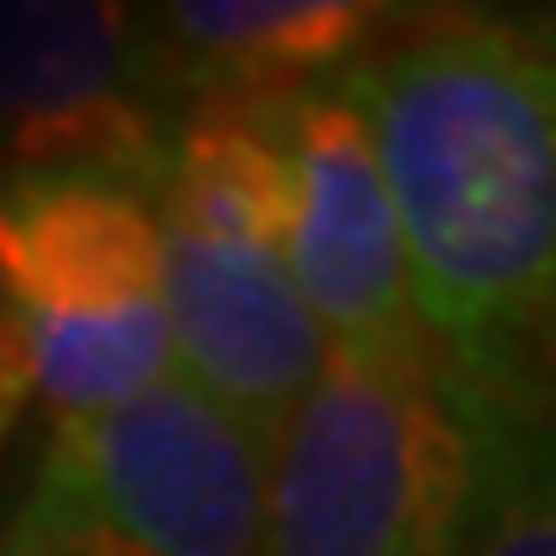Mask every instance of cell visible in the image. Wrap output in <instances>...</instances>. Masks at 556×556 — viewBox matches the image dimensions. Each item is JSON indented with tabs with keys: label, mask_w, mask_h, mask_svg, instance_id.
Here are the masks:
<instances>
[{
	"label": "cell",
	"mask_w": 556,
	"mask_h": 556,
	"mask_svg": "<svg viewBox=\"0 0 556 556\" xmlns=\"http://www.w3.org/2000/svg\"><path fill=\"white\" fill-rule=\"evenodd\" d=\"M489 408L420 353H328L273 439L266 556H464Z\"/></svg>",
	"instance_id": "cell-2"
},
{
	"label": "cell",
	"mask_w": 556,
	"mask_h": 556,
	"mask_svg": "<svg viewBox=\"0 0 556 556\" xmlns=\"http://www.w3.org/2000/svg\"><path fill=\"white\" fill-rule=\"evenodd\" d=\"M25 396H31V378H25L20 340H13V328H7V316H0V445H7V433H13Z\"/></svg>",
	"instance_id": "cell-11"
},
{
	"label": "cell",
	"mask_w": 556,
	"mask_h": 556,
	"mask_svg": "<svg viewBox=\"0 0 556 556\" xmlns=\"http://www.w3.org/2000/svg\"><path fill=\"white\" fill-rule=\"evenodd\" d=\"M285 155V266L328 353H420L408 260L378 155L340 80L273 100Z\"/></svg>",
	"instance_id": "cell-6"
},
{
	"label": "cell",
	"mask_w": 556,
	"mask_h": 556,
	"mask_svg": "<svg viewBox=\"0 0 556 556\" xmlns=\"http://www.w3.org/2000/svg\"><path fill=\"white\" fill-rule=\"evenodd\" d=\"M0 316L50 420L174 378L149 186L112 167L0 174Z\"/></svg>",
	"instance_id": "cell-3"
},
{
	"label": "cell",
	"mask_w": 556,
	"mask_h": 556,
	"mask_svg": "<svg viewBox=\"0 0 556 556\" xmlns=\"http://www.w3.org/2000/svg\"><path fill=\"white\" fill-rule=\"evenodd\" d=\"M179 118L142 7L0 0V174L112 167L149 186Z\"/></svg>",
	"instance_id": "cell-5"
},
{
	"label": "cell",
	"mask_w": 556,
	"mask_h": 556,
	"mask_svg": "<svg viewBox=\"0 0 556 556\" xmlns=\"http://www.w3.org/2000/svg\"><path fill=\"white\" fill-rule=\"evenodd\" d=\"M402 20L383 0H174L142 7L174 100H278L353 75Z\"/></svg>",
	"instance_id": "cell-8"
},
{
	"label": "cell",
	"mask_w": 556,
	"mask_h": 556,
	"mask_svg": "<svg viewBox=\"0 0 556 556\" xmlns=\"http://www.w3.org/2000/svg\"><path fill=\"white\" fill-rule=\"evenodd\" d=\"M0 556H87L68 532H56L43 514H31L20 501V514L0 526Z\"/></svg>",
	"instance_id": "cell-10"
},
{
	"label": "cell",
	"mask_w": 556,
	"mask_h": 556,
	"mask_svg": "<svg viewBox=\"0 0 556 556\" xmlns=\"http://www.w3.org/2000/svg\"><path fill=\"white\" fill-rule=\"evenodd\" d=\"M155 236L174 371L260 439H278L328 365V340L291 285L285 241L204 229L161 211Z\"/></svg>",
	"instance_id": "cell-7"
},
{
	"label": "cell",
	"mask_w": 556,
	"mask_h": 556,
	"mask_svg": "<svg viewBox=\"0 0 556 556\" xmlns=\"http://www.w3.org/2000/svg\"><path fill=\"white\" fill-rule=\"evenodd\" d=\"M273 439L179 378L50 420L25 507L87 556H266Z\"/></svg>",
	"instance_id": "cell-4"
},
{
	"label": "cell",
	"mask_w": 556,
	"mask_h": 556,
	"mask_svg": "<svg viewBox=\"0 0 556 556\" xmlns=\"http://www.w3.org/2000/svg\"><path fill=\"white\" fill-rule=\"evenodd\" d=\"M420 334L482 402L544 408L556 303V62L507 13H402L353 75Z\"/></svg>",
	"instance_id": "cell-1"
},
{
	"label": "cell",
	"mask_w": 556,
	"mask_h": 556,
	"mask_svg": "<svg viewBox=\"0 0 556 556\" xmlns=\"http://www.w3.org/2000/svg\"><path fill=\"white\" fill-rule=\"evenodd\" d=\"M464 556H556V477L544 408H489L482 495Z\"/></svg>",
	"instance_id": "cell-9"
}]
</instances>
